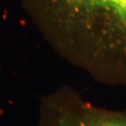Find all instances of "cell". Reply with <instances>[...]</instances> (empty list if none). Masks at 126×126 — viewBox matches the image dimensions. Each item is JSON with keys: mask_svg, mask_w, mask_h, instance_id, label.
<instances>
[{"mask_svg": "<svg viewBox=\"0 0 126 126\" xmlns=\"http://www.w3.org/2000/svg\"><path fill=\"white\" fill-rule=\"evenodd\" d=\"M46 39L99 84L126 88V0H27Z\"/></svg>", "mask_w": 126, "mask_h": 126, "instance_id": "cell-1", "label": "cell"}, {"mask_svg": "<svg viewBox=\"0 0 126 126\" xmlns=\"http://www.w3.org/2000/svg\"><path fill=\"white\" fill-rule=\"evenodd\" d=\"M43 126H126V109L97 105L65 88L45 101Z\"/></svg>", "mask_w": 126, "mask_h": 126, "instance_id": "cell-2", "label": "cell"}]
</instances>
